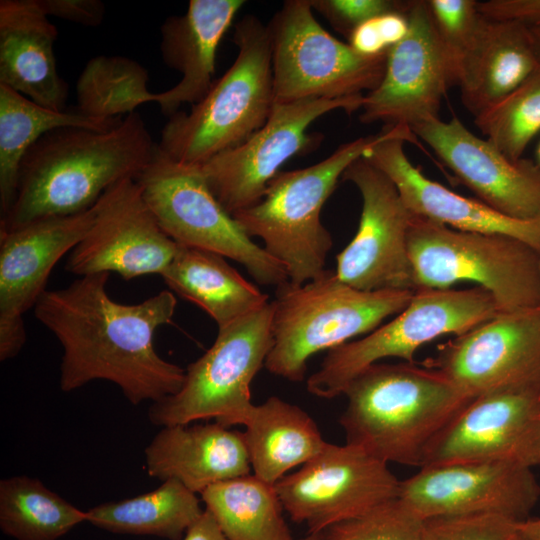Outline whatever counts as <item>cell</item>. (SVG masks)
Masks as SVG:
<instances>
[{"label": "cell", "instance_id": "cell-33", "mask_svg": "<svg viewBox=\"0 0 540 540\" xmlns=\"http://www.w3.org/2000/svg\"><path fill=\"white\" fill-rule=\"evenodd\" d=\"M148 71L124 56L100 55L90 59L76 83L77 109L89 118L109 120L156 101L147 89Z\"/></svg>", "mask_w": 540, "mask_h": 540}, {"label": "cell", "instance_id": "cell-27", "mask_svg": "<svg viewBox=\"0 0 540 540\" xmlns=\"http://www.w3.org/2000/svg\"><path fill=\"white\" fill-rule=\"evenodd\" d=\"M161 277L171 291L203 309L224 327L260 309L268 295L247 281L224 256L180 246Z\"/></svg>", "mask_w": 540, "mask_h": 540}, {"label": "cell", "instance_id": "cell-17", "mask_svg": "<svg viewBox=\"0 0 540 540\" xmlns=\"http://www.w3.org/2000/svg\"><path fill=\"white\" fill-rule=\"evenodd\" d=\"M539 411L536 391L480 395L432 441L421 468L461 463L539 466Z\"/></svg>", "mask_w": 540, "mask_h": 540}, {"label": "cell", "instance_id": "cell-20", "mask_svg": "<svg viewBox=\"0 0 540 540\" xmlns=\"http://www.w3.org/2000/svg\"><path fill=\"white\" fill-rule=\"evenodd\" d=\"M405 38L388 50L383 78L364 96L359 120L388 126L438 118L443 97L453 84L426 0L409 1Z\"/></svg>", "mask_w": 540, "mask_h": 540}, {"label": "cell", "instance_id": "cell-35", "mask_svg": "<svg viewBox=\"0 0 540 540\" xmlns=\"http://www.w3.org/2000/svg\"><path fill=\"white\" fill-rule=\"evenodd\" d=\"M424 520L399 497L335 524L319 540H424Z\"/></svg>", "mask_w": 540, "mask_h": 540}, {"label": "cell", "instance_id": "cell-40", "mask_svg": "<svg viewBox=\"0 0 540 540\" xmlns=\"http://www.w3.org/2000/svg\"><path fill=\"white\" fill-rule=\"evenodd\" d=\"M479 11L486 17L521 22L540 27V0L478 1Z\"/></svg>", "mask_w": 540, "mask_h": 540}, {"label": "cell", "instance_id": "cell-32", "mask_svg": "<svg viewBox=\"0 0 540 540\" xmlns=\"http://www.w3.org/2000/svg\"><path fill=\"white\" fill-rule=\"evenodd\" d=\"M86 522L82 511L37 478L0 481V529L16 540H57Z\"/></svg>", "mask_w": 540, "mask_h": 540}, {"label": "cell", "instance_id": "cell-2", "mask_svg": "<svg viewBox=\"0 0 540 540\" xmlns=\"http://www.w3.org/2000/svg\"><path fill=\"white\" fill-rule=\"evenodd\" d=\"M157 143L134 111L108 130L63 127L44 134L25 154L15 201L0 231L93 207L114 184L136 179Z\"/></svg>", "mask_w": 540, "mask_h": 540}, {"label": "cell", "instance_id": "cell-5", "mask_svg": "<svg viewBox=\"0 0 540 540\" xmlns=\"http://www.w3.org/2000/svg\"><path fill=\"white\" fill-rule=\"evenodd\" d=\"M413 293L359 290L327 269L302 285L288 281L271 302L273 344L264 367L291 382L303 381L314 354L372 332L400 313Z\"/></svg>", "mask_w": 540, "mask_h": 540}, {"label": "cell", "instance_id": "cell-46", "mask_svg": "<svg viewBox=\"0 0 540 540\" xmlns=\"http://www.w3.org/2000/svg\"><path fill=\"white\" fill-rule=\"evenodd\" d=\"M537 157H538V161H539V165H540V143H539L538 148H537Z\"/></svg>", "mask_w": 540, "mask_h": 540}, {"label": "cell", "instance_id": "cell-42", "mask_svg": "<svg viewBox=\"0 0 540 540\" xmlns=\"http://www.w3.org/2000/svg\"><path fill=\"white\" fill-rule=\"evenodd\" d=\"M182 540H226L214 517L204 510L199 519L187 530Z\"/></svg>", "mask_w": 540, "mask_h": 540}, {"label": "cell", "instance_id": "cell-25", "mask_svg": "<svg viewBox=\"0 0 540 540\" xmlns=\"http://www.w3.org/2000/svg\"><path fill=\"white\" fill-rule=\"evenodd\" d=\"M145 465L149 476L196 494L251 470L243 432L217 422L164 426L145 449Z\"/></svg>", "mask_w": 540, "mask_h": 540}, {"label": "cell", "instance_id": "cell-26", "mask_svg": "<svg viewBox=\"0 0 540 540\" xmlns=\"http://www.w3.org/2000/svg\"><path fill=\"white\" fill-rule=\"evenodd\" d=\"M540 67L529 26L484 16L458 86L461 101L475 117L492 107Z\"/></svg>", "mask_w": 540, "mask_h": 540}, {"label": "cell", "instance_id": "cell-44", "mask_svg": "<svg viewBox=\"0 0 540 540\" xmlns=\"http://www.w3.org/2000/svg\"><path fill=\"white\" fill-rule=\"evenodd\" d=\"M530 27V26H529ZM537 52L540 57V27H530Z\"/></svg>", "mask_w": 540, "mask_h": 540}, {"label": "cell", "instance_id": "cell-15", "mask_svg": "<svg viewBox=\"0 0 540 540\" xmlns=\"http://www.w3.org/2000/svg\"><path fill=\"white\" fill-rule=\"evenodd\" d=\"M341 179L360 192L362 211L355 236L337 255L336 276L364 291H415L408 252L414 215L396 186L363 157L350 164Z\"/></svg>", "mask_w": 540, "mask_h": 540}, {"label": "cell", "instance_id": "cell-3", "mask_svg": "<svg viewBox=\"0 0 540 540\" xmlns=\"http://www.w3.org/2000/svg\"><path fill=\"white\" fill-rule=\"evenodd\" d=\"M346 443L389 464L421 468L437 435L474 399L442 372L415 362L375 363L345 387Z\"/></svg>", "mask_w": 540, "mask_h": 540}, {"label": "cell", "instance_id": "cell-29", "mask_svg": "<svg viewBox=\"0 0 540 540\" xmlns=\"http://www.w3.org/2000/svg\"><path fill=\"white\" fill-rule=\"evenodd\" d=\"M121 119L101 120L76 110H50L0 84V219L7 215L15 201L25 154L44 134L63 127L108 130Z\"/></svg>", "mask_w": 540, "mask_h": 540}, {"label": "cell", "instance_id": "cell-28", "mask_svg": "<svg viewBox=\"0 0 540 540\" xmlns=\"http://www.w3.org/2000/svg\"><path fill=\"white\" fill-rule=\"evenodd\" d=\"M243 432L253 474L275 485L326 445L313 418L277 396L255 405Z\"/></svg>", "mask_w": 540, "mask_h": 540}, {"label": "cell", "instance_id": "cell-16", "mask_svg": "<svg viewBox=\"0 0 540 540\" xmlns=\"http://www.w3.org/2000/svg\"><path fill=\"white\" fill-rule=\"evenodd\" d=\"M96 207L94 223L70 252L66 270L79 277L115 272L126 280L161 276L179 245L159 225L136 180L114 184Z\"/></svg>", "mask_w": 540, "mask_h": 540}, {"label": "cell", "instance_id": "cell-48", "mask_svg": "<svg viewBox=\"0 0 540 540\" xmlns=\"http://www.w3.org/2000/svg\"><path fill=\"white\" fill-rule=\"evenodd\" d=\"M524 538V537H523Z\"/></svg>", "mask_w": 540, "mask_h": 540}, {"label": "cell", "instance_id": "cell-41", "mask_svg": "<svg viewBox=\"0 0 540 540\" xmlns=\"http://www.w3.org/2000/svg\"><path fill=\"white\" fill-rule=\"evenodd\" d=\"M375 18L362 23L348 35V44L362 56L374 57L389 50L384 44Z\"/></svg>", "mask_w": 540, "mask_h": 540}, {"label": "cell", "instance_id": "cell-38", "mask_svg": "<svg viewBox=\"0 0 540 540\" xmlns=\"http://www.w3.org/2000/svg\"><path fill=\"white\" fill-rule=\"evenodd\" d=\"M313 11L346 37L359 25L382 14L405 11L409 1L396 0H309Z\"/></svg>", "mask_w": 540, "mask_h": 540}, {"label": "cell", "instance_id": "cell-24", "mask_svg": "<svg viewBox=\"0 0 540 540\" xmlns=\"http://www.w3.org/2000/svg\"><path fill=\"white\" fill-rule=\"evenodd\" d=\"M56 26L37 0L0 1V84L54 111H65L68 87L57 71Z\"/></svg>", "mask_w": 540, "mask_h": 540}, {"label": "cell", "instance_id": "cell-31", "mask_svg": "<svg viewBox=\"0 0 540 540\" xmlns=\"http://www.w3.org/2000/svg\"><path fill=\"white\" fill-rule=\"evenodd\" d=\"M200 495L226 540H293L275 485L254 474L215 483Z\"/></svg>", "mask_w": 540, "mask_h": 540}, {"label": "cell", "instance_id": "cell-13", "mask_svg": "<svg viewBox=\"0 0 540 540\" xmlns=\"http://www.w3.org/2000/svg\"><path fill=\"white\" fill-rule=\"evenodd\" d=\"M275 489L291 520L305 524L309 534H320L397 498L400 480L387 463L364 450L327 442Z\"/></svg>", "mask_w": 540, "mask_h": 540}, {"label": "cell", "instance_id": "cell-9", "mask_svg": "<svg viewBox=\"0 0 540 540\" xmlns=\"http://www.w3.org/2000/svg\"><path fill=\"white\" fill-rule=\"evenodd\" d=\"M135 180L159 225L178 245L232 259L261 285L279 287L289 281L284 267L220 204L200 166L172 159L157 144Z\"/></svg>", "mask_w": 540, "mask_h": 540}, {"label": "cell", "instance_id": "cell-4", "mask_svg": "<svg viewBox=\"0 0 540 540\" xmlns=\"http://www.w3.org/2000/svg\"><path fill=\"white\" fill-rule=\"evenodd\" d=\"M233 42L238 48L233 64L200 102L170 116L161 131L158 147L178 162L201 166L239 146L271 113L275 98L267 25L246 15L235 25Z\"/></svg>", "mask_w": 540, "mask_h": 540}, {"label": "cell", "instance_id": "cell-30", "mask_svg": "<svg viewBox=\"0 0 540 540\" xmlns=\"http://www.w3.org/2000/svg\"><path fill=\"white\" fill-rule=\"evenodd\" d=\"M203 511L196 493L168 479L151 492L87 510L86 522L112 533L182 540Z\"/></svg>", "mask_w": 540, "mask_h": 540}, {"label": "cell", "instance_id": "cell-7", "mask_svg": "<svg viewBox=\"0 0 540 540\" xmlns=\"http://www.w3.org/2000/svg\"><path fill=\"white\" fill-rule=\"evenodd\" d=\"M408 252L415 289H450L472 282L500 312L540 304V253L513 237L453 229L413 216Z\"/></svg>", "mask_w": 540, "mask_h": 540}, {"label": "cell", "instance_id": "cell-19", "mask_svg": "<svg viewBox=\"0 0 540 540\" xmlns=\"http://www.w3.org/2000/svg\"><path fill=\"white\" fill-rule=\"evenodd\" d=\"M96 204L83 212L39 219L0 231V360L26 342L24 313L34 308L56 263L87 234Z\"/></svg>", "mask_w": 540, "mask_h": 540}, {"label": "cell", "instance_id": "cell-18", "mask_svg": "<svg viewBox=\"0 0 540 540\" xmlns=\"http://www.w3.org/2000/svg\"><path fill=\"white\" fill-rule=\"evenodd\" d=\"M411 130L432 149L448 177L468 187L480 201L510 218H540L539 164L525 158L511 160L455 115L449 121L440 117L419 121Z\"/></svg>", "mask_w": 540, "mask_h": 540}, {"label": "cell", "instance_id": "cell-12", "mask_svg": "<svg viewBox=\"0 0 540 540\" xmlns=\"http://www.w3.org/2000/svg\"><path fill=\"white\" fill-rule=\"evenodd\" d=\"M364 96L274 101L259 130L239 146L200 166L210 190L232 216L253 206L285 162L319 141L307 133L316 119L338 109L351 114L361 109Z\"/></svg>", "mask_w": 540, "mask_h": 540}, {"label": "cell", "instance_id": "cell-47", "mask_svg": "<svg viewBox=\"0 0 540 540\" xmlns=\"http://www.w3.org/2000/svg\"><path fill=\"white\" fill-rule=\"evenodd\" d=\"M539 420H540V411H539Z\"/></svg>", "mask_w": 540, "mask_h": 540}, {"label": "cell", "instance_id": "cell-22", "mask_svg": "<svg viewBox=\"0 0 540 540\" xmlns=\"http://www.w3.org/2000/svg\"><path fill=\"white\" fill-rule=\"evenodd\" d=\"M405 142L421 147L408 126L385 125L381 139L362 157L389 177L413 215L460 231L507 235L540 253V218L507 217L479 199L465 197L426 177L409 160Z\"/></svg>", "mask_w": 540, "mask_h": 540}, {"label": "cell", "instance_id": "cell-8", "mask_svg": "<svg viewBox=\"0 0 540 540\" xmlns=\"http://www.w3.org/2000/svg\"><path fill=\"white\" fill-rule=\"evenodd\" d=\"M500 313L484 288H417L408 305L391 321L365 337L330 349L307 380L309 393L320 398L343 394L362 370L385 358L415 362L416 352L435 339L459 336Z\"/></svg>", "mask_w": 540, "mask_h": 540}, {"label": "cell", "instance_id": "cell-23", "mask_svg": "<svg viewBox=\"0 0 540 540\" xmlns=\"http://www.w3.org/2000/svg\"><path fill=\"white\" fill-rule=\"evenodd\" d=\"M244 0H190L186 12L160 27L163 62L182 74L171 89L156 93L161 112L170 117L186 103L200 102L213 85L217 48Z\"/></svg>", "mask_w": 540, "mask_h": 540}, {"label": "cell", "instance_id": "cell-43", "mask_svg": "<svg viewBox=\"0 0 540 540\" xmlns=\"http://www.w3.org/2000/svg\"><path fill=\"white\" fill-rule=\"evenodd\" d=\"M517 529L525 540H540V517L517 521Z\"/></svg>", "mask_w": 540, "mask_h": 540}, {"label": "cell", "instance_id": "cell-39", "mask_svg": "<svg viewBox=\"0 0 540 540\" xmlns=\"http://www.w3.org/2000/svg\"><path fill=\"white\" fill-rule=\"evenodd\" d=\"M43 12L84 26L95 27L102 23L105 15L104 3L100 0H37Z\"/></svg>", "mask_w": 540, "mask_h": 540}, {"label": "cell", "instance_id": "cell-21", "mask_svg": "<svg viewBox=\"0 0 540 540\" xmlns=\"http://www.w3.org/2000/svg\"><path fill=\"white\" fill-rule=\"evenodd\" d=\"M423 520L498 514L528 518L540 497L531 468L508 463H461L422 467L400 480L399 496Z\"/></svg>", "mask_w": 540, "mask_h": 540}, {"label": "cell", "instance_id": "cell-45", "mask_svg": "<svg viewBox=\"0 0 540 540\" xmlns=\"http://www.w3.org/2000/svg\"><path fill=\"white\" fill-rule=\"evenodd\" d=\"M301 540H319L318 534H309L307 537Z\"/></svg>", "mask_w": 540, "mask_h": 540}, {"label": "cell", "instance_id": "cell-36", "mask_svg": "<svg viewBox=\"0 0 540 540\" xmlns=\"http://www.w3.org/2000/svg\"><path fill=\"white\" fill-rule=\"evenodd\" d=\"M435 32L444 50L453 84L472 50L484 15L475 0H426Z\"/></svg>", "mask_w": 540, "mask_h": 540}, {"label": "cell", "instance_id": "cell-6", "mask_svg": "<svg viewBox=\"0 0 540 540\" xmlns=\"http://www.w3.org/2000/svg\"><path fill=\"white\" fill-rule=\"evenodd\" d=\"M381 137L382 131L357 138L312 166L280 171L256 204L233 215L250 238L262 239L291 284L302 285L326 270L333 240L321 223V209L344 171Z\"/></svg>", "mask_w": 540, "mask_h": 540}, {"label": "cell", "instance_id": "cell-14", "mask_svg": "<svg viewBox=\"0 0 540 540\" xmlns=\"http://www.w3.org/2000/svg\"><path fill=\"white\" fill-rule=\"evenodd\" d=\"M424 365L472 398L504 390L540 393V304L500 312L439 345Z\"/></svg>", "mask_w": 540, "mask_h": 540}, {"label": "cell", "instance_id": "cell-34", "mask_svg": "<svg viewBox=\"0 0 540 540\" xmlns=\"http://www.w3.org/2000/svg\"><path fill=\"white\" fill-rule=\"evenodd\" d=\"M474 123L503 154L520 160L540 132V67L514 91L475 116Z\"/></svg>", "mask_w": 540, "mask_h": 540}, {"label": "cell", "instance_id": "cell-37", "mask_svg": "<svg viewBox=\"0 0 540 540\" xmlns=\"http://www.w3.org/2000/svg\"><path fill=\"white\" fill-rule=\"evenodd\" d=\"M424 540H525L517 521L498 514L442 516L425 519Z\"/></svg>", "mask_w": 540, "mask_h": 540}, {"label": "cell", "instance_id": "cell-10", "mask_svg": "<svg viewBox=\"0 0 540 540\" xmlns=\"http://www.w3.org/2000/svg\"><path fill=\"white\" fill-rule=\"evenodd\" d=\"M273 344L271 302L218 328L213 345L185 369L181 389L149 409L157 426L215 419L245 425L253 408L250 384L265 366Z\"/></svg>", "mask_w": 540, "mask_h": 540}, {"label": "cell", "instance_id": "cell-11", "mask_svg": "<svg viewBox=\"0 0 540 540\" xmlns=\"http://www.w3.org/2000/svg\"><path fill=\"white\" fill-rule=\"evenodd\" d=\"M309 0L285 1L267 25L275 101L340 99L373 91L387 53L355 52L316 20Z\"/></svg>", "mask_w": 540, "mask_h": 540}, {"label": "cell", "instance_id": "cell-1", "mask_svg": "<svg viewBox=\"0 0 540 540\" xmlns=\"http://www.w3.org/2000/svg\"><path fill=\"white\" fill-rule=\"evenodd\" d=\"M108 278L109 273L80 276L65 288L46 290L33 308L63 347L61 390L107 380L134 405L174 395L185 369L163 359L153 340L159 327L172 323L176 296L163 290L140 303L121 304L108 295Z\"/></svg>", "mask_w": 540, "mask_h": 540}]
</instances>
